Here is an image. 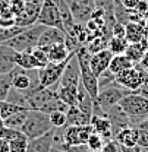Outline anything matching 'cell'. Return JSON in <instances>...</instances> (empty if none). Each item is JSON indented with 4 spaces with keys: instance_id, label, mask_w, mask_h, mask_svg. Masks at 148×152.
<instances>
[{
    "instance_id": "cell-1",
    "label": "cell",
    "mask_w": 148,
    "mask_h": 152,
    "mask_svg": "<svg viewBox=\"0 0 148 152\" xmlns=\"http://www.w3.org/2000/svg\"><path fill=\"white\" fill-rule=\"evenodd\" d=\"M122 111L130 118V124L135 126L148 117V99L138 92H129L119 102Z\"/></svg>"
},
{
    "instance_id": "cell-2",
    "label": "cell",
    "mask_w": 148,
    "mask_h": 152,
    "mask_svg": "<svg viewBox=\"0 0 148 152\" xmlns=\"http://www.w3.org/2000/svg\"><path fill=\"white\" fill-rule=\"evenodd\" d=\"M52 129H54V127L50 123L49 114L38 111V110H29L24 124L21 126V130L27 136L28 140L35 139L38 136H43L44 133L50 132Z\"/></svg>"
},
{
    "instance_id": "cell-3",
    "label": "cell",
    "mask_w": 148,
    "mask_h": 152,
    "mask_svg": "<svg viewBox=\"0 0 148 152\" xmlns=\"http://www.w3.org/2000/svg\"><path fill=\"white\" fill-rule=\"evenodd\" d=\"M44 25H31L28 28H24L18 35H15L13 38L7 39L6 42H3V45L10 47L12 50H15L16 53L19 51H31L34 47L38 45V39L41 32L44 31Z\"/></svg>"
},
{
    "instance_id": "cell-4",
    "label": "cell",
    "mask_w": 148,
    "mask_h": 152,
    "mask_svg": "<svg viewBox=\"0 0 148 152\" xmlns=\"http://www.w3.org/2000/svg\"><path fill=\"white\" fill-rule=\"evenodd\" d=\"M76 54V51H72L71 56L68 57L66 60L60 61V63H53V61H49L44 67L38 69L37 70V79L38 82L44 86V88H52L54 89L57 82L60 80V77L63 75V70L66 69L68 63L71 61V58Z\"/></svg>"
},
{
    "instance_id": "cell-5",
    "label": "cell",
    "mask_w": 148,
    "mask_h": 152,
    "mask_svg": "<svg viewBox=\"0 0 148 152\" xmlns=\"http://www.w3.org/2000/svg\"><path fill=\"white\" fill-rule=\"evenodd\" d=\"M147 70H144L139 64H133L130 69L123 70L122 73L116 75V83L126 88L130 92H135L142 86V83L147 77Z\"/></svg>"
},
{
    "instance_id": "cell-6",
    "label": "cell",
    "mask_w": 148,
    "mask_h": 152,
    "mask_svg": "<svg viewBox=\"0 0 148 152\" xmlns=\"http://www.w3.org/2000/svg\"><path fill=\"white\" fill-rule=\"evenodd\" d=\"M129 92L130 91H128V89L123 88V86H120L119 83H113V85L104 88V89H100L95 102L107 113V110H110L111 107L117 105V104L122 101V98H123L125 95H128Z\"/></svg>"
},
{
    "instance_id": "cell-7",
    "label": "cell",
    "mask_w": 148,
    "mask_h": 152,
    "mask_svg": "<svg viewBox=\"0 0 148 152\" xmlns=\"http://www.w3.org/2000/svg\"><path fill=\"white\" fill-rule=\"evenodd\" d=\"M37 23L44 25V26H53V28H59L62 31H66L65 25H63V20H62V16H60V12H59V7L54 3V0H44L43 1Z\"/></svg>"
},
{
    "instance_id": "cell-8",
    "label": "cell",
    "mask_w": 148,
    "mask_h": 152,
    "mask_svg": "<svg viewBox=\"0 0 148 152\" xmlns=\"http://www.w3.org/2000/svg\"><path fill=\"white\" fill-rule=\"evenodd\" d=\"M94 132L91 123L84 126H68L62 136V143L66 145H84Z\"/></svg>"
},
{
    "instance_id": "cell-9",
    "label": "cell",
    "mask_w": 148,
    "mask_h": 152,
    "mask_svg": "<svg viewBox=\"0 0 148 152\" xmlns=\"http://www.w3.org/2000/svg\"><path fill=\"white\" fill-rule=\"evenodd\" d=\"M24 1H25L24 12L15 18V23L21 28H28V26L37 23L38 15H40L44 0H24Z\"/></svg>"
},
{
    "instance_id": "cell-10",
    "label": "cell",
    "mask_w": 148,
    "mask_h": 152,
    "mask_svg": "<svg viewBox=\"0 0 148 152\" xmlns=\"http://www.w3.org/2000/svg\"><path fill=\"white\" fill-rule=\"evenodd\" d=\"M79 82H81V69H79V63H78V58L75 54L71 58V61L68 63L66 69L63 70V75L60 77V80L57 82V85L59 86H78Z\"/></svg>"
},
{
    "instance_id": "cell-11",
    "label": "cell",
    "mask_w": 148,
    "mask_h": 152,
    "mask_svg": "<svg viewBox=\"0 0 148 152\" xmlns=\"http://www.w3.org/2000/svg\"><path fill=\"white\" fill-rule=\"evenodd\" d=\"M56 130L52 129L50 132L44 133L43 136H38L35 139L28 140V146L25 152H52L54 146Z\"/></svg>"
},
{
    "instance_id": "cell-12",
    "label": "cell",
    "mask_w": 148,
    "mask_h": 152,
    "mask_svg": "<svg viewBox=\"0 0 148 152\" xmlns=\"http://www.w3.org/2000/svg\"><path fill=\"white\" fill-rule=\"evenodd\" d=\"M111 57H113V54L107 48H103V50H100L97 53H93L90 56V69L93 70V73L97 77L101 75L104 70L109 69Z\"/></svg>"
},
{
    "instance_id": "cell-13",
    "label": "cell",
    "mask_w": 148,
    "mask_h": 152,
    "mask_svg": "<svg viewBox=\"0 0 148 152\" xmlns=\"http://www.w3.org/2000/svg\"><path fill=\"white\" fill-rule=\"evenodd\" d=\"M66 31H62L59 28L53 26H46L44 31L41 32L40 39H38V45L40 47H46V45H53L59 42H65L66 41Z\"/></svg>"
},
{
    "instance_id": "cell-14",
    "label": "cell",
    "mask_w": 148,
    "mask_h": 152,
    "mask_svg": "<svg viewBox=\"0 0 148 152\" xmlns=\"http://www.w3.org/2000/svg\"><path fill=\"white\" fill-rule=\"evenodd\" d=\"M16 67V51L7 45L0 44V75L9 73Z\"/></svg>"
},
{
    "instance_id": "cell-15",
    "label": "cell",
    "mask_w": 148,
    "mask_h": 152,
    "mask_svg": "<svg viewBox=\"0 0 148 152\" xmlns=\"http://www.w3.org/2000/svg\"><path fill=\"white\" fill-rule=\"evenodd\" d=\"M91 126H93L94 132L97 134H100L104 140H109V139H113V129H111V123L109 120L107 115H95L94 114L91 117Z\"/></svg>"
},
{
    "instance_id": "cell-16",
    "label": "cell",
    "mask_w": 148,
    "mask_h": 152,
    "mask_svg": "<svg viewBox=\"0 0 148 152\" xmlns=\"http://www.w3.org/2000/svg\"><path fill=\"white\" fill-rule=\"evenodd\" d=\"M16 66L24 70H38L44 67L46 64L37 60L31 51H19L16 53Z\"/></svg>"
},
{
    "instance_id": "cell-17",
    "label": "cell",
    "mask_w": 148,
    "mask_h": 152,
    "mask_svg": "<svg viewBox=\"0 0 148 152\" xmlns=\"http://www.w3.org/2000/svg\"><path fill=\"white\" fill-rule=\"evenodd\" d=\"M114 139L122 146H136L138 145V127L126 126L114 134Z\"/></svg>"
},
{
    "instance_id": "cell-18",
    "label": "cell",
    "mask_w": 148,
    "mask_h": 152,
    "mask_svg": "<svg viewBox=\"0 0 148 152\" xmlns=\"http://www.w3.org/2000/svg\"><path fill=\"white\" fill-rule=\"evenodd\" d=\"M125 38L128 42H139L147 37V31L144 28V22H128L125 25Z\"/></svg>"
},
{
    "instance_id": "cell-19",
    "label": "cell",
    "mask_w": 148,
    "mask_h": 152,
    "mask_svg": "<svg viewBox=\"0 0 148 152\" xmlns=\"http://www.w3.org/2000/svg\"><path fill=\"white\" fill-rule=\"evenodd\" d=\"M49 56V61L53 63H60L63 60H66L68 57L71 56L72 51H69L66 42H59V44H53V45H46L44 47Z\"/></svg>"
},
{
    "instance_id": "cell-20",
    "label": "cell",
    "mask_w": 148,
    "mask_h": 152,
    "mask_svg": "<svg viewBox=\"0 0 148 152\" xmlns=\"http://www.w3.org/2000/svg\"><path fill=\"white\" fill-rule=\"evenodd\" d=\"M147 50L148 47H147V41L145 39H142L139 42H129V45H128V48L125 51V56L128 57L133 64H136V63H139V60L142 58L144 53Z\"/></svg>"
},
{
    "instance_id": "cell-21",
    "label": "cell",
    "mask_w": 148,
    "mask_h": 152,
    "mask_svg": "<svg viewBox=\"0 0 148 152\" xmlns=\"http://www.w3.org/2000/svg\"><path fill=\"white\" fill-rule=\"evenodd\" d=\"M66 123L68 126H84L90 124V120L78 108V105H71L66 110Z\"/></svg>"
},
{
    "instance_id": "cell-22",
    "label": "cell",
    "mask_w": 148,
    "mask_h": 152,
    "mask_svg": "<svg viewBox=\"0 0 148 152\" xmlns=\"http://www.w3.org/2000/svg\"><path fill=\"white\" fill-rule=\"evenodd\" d=\"M132 66H133V63L125 54H116V56L111 57L110 64H109V70L111 73H114V75H119L123 70L130 69Z\"/></svg>"
},
{
    "instance_id": "cell-23",
    "label": "cell",
    "mask_w": 148,
    "mask_h": 152,
    "mask_svg": "<svg viewBox=\"0 0 148 152\" xmlns=\"http://www.w3.org/2000/svg\"><path fill=\"white\" fill-rule=\"evenodd\" d=\"M32 82H34V80L28 76V73H27L24 69L19 67V70H15V73H13L12 88H15V89H18L21 92H24V91H27V89L32 85Z\"/></svg>"
},
{
    "instance_id": "cell-24",
    "label": "cell",
    "mask_w": 148,
    "mask_h": 152,
    "mask_svg": "<svg viewBox=\"0 0 148 152\" xmlns=\"http://www.w3.org/2000/svg\"><path fill=\"white\" fill-rule=\"evenodd\" d=\"M57 96L66 104V105H76V95H78V86H56Z\"/></svg>"
},
{
    "instance_id": "cell-25",
    "label": "cell",
    "mask_w": 148,
    "mask_h": 152,
    "mask_svg": "<svg viewBox=\"0 0 148 152\" xmlns=\"http://www.w3.org/2000/svg\"><path fill=\"white\" fill-rule=\"evenodd\" d=\"M128 45H129V42L126 41V38L111 37L109 39V42H107V50L110 51L113 56H116V54H125Z\"/></svg>"
},
{
    "instance_id": "cell-26",
    "label": "cell",
    "mask_w": 148,
    "mask_h": 152,
    "mask_svg": "<svg viewBox=\"0 0 148 152\" xmlns=\"http://www.w3.org/2000/svg\"><path fill=\"white\" fill-rule=\"evenodd\" d=\"M28 111H29L28 108H24V110H21L18 113L12 114L10 117H7L4 120V126L13 127V129H21V126L24 124V121H25V118L28 115Z\"/></svg>"
},
{
    "instance_id": "cell-27",
    "label": "cell",
    "mask_w": 148,
    "mask_h": 152,
    "mask_svg": "<svg viewBox=\"0 0 148 152\" xmlns=\"http://www.w3.org/2000/svg\"><path fill=\"white\" fill-rule=\"evenodd\" d=\"M15 70L4 73V75H0V101H6V98H7V94L12 88V79H13Z\"/></svg>"
},
{
    "instance_id": "cell-28",
    "label": "cell",
    "mask_w": 148,
    "mask_h": 152,
    "mask_svg": "<svg viewBox=\"0 0 148 152\" xmlns=\"http://www.w3.org/2000/svg\"><path fill=\"white\" fill-rule=\"evenodd\" d=\"M25 107H21V105H16L13 102H9V101H0V117L3 120H6L7 117H10L12 114L18 113L21 110H24Z\"/></svg>"
},
{
    "instance_id": "cell-29",
    "label": "cell",
    "mask_w": 148,
    "mask_h": 152,
    "mask_svg": "<svg viewBox=\"0 0 148 152\" xmlns=\"http://www.w3.org/2000/svg\"><path fill=\"white\" fill-rule=\"evenodd\" d=\"M49 117H50V123L54 129H62V127L68 126L65 111H53V113L49 114Z\"/></svg>"
},
{
    "instance_id": "cell-30",
    "label": "cell",
    "mask_w": 148,
    "mask_h": 152,
    "mask_svg": "<svg viewBox=\"0 0 148 152\" xmlns=\"http://www.w3.org/2000/svg\"><path fill=\"white\" fill-rule=\"evenodd\" d=\"M22 29H24V28H21L18 25H13V26H9V28H1V26H0V44H3V42H6L7 39L13 38L15 35H18Z\"/></svg>"
},
{
    "instance_id": "cell-31",
    "label": "cell",
    "mask_w": 148,
    "mask_h": 152,
    "mask_svg": "<svg viewBox=\"0 0 148 152\" xmlns=\"http://www.w3.org/2000/svg\"><path fill=\"white\" fill-rule=\"evenodd\" d=\"M104 142H106V140H104L100 134H97L95 132H93L91 136L88 137V140H87V146H88L90 151L100 152L101 148H103V145H104Z\"/></svg>"
},
{
    "instance_id": "cell-32",
    "label": "cell",
    "mask_w": 148,
    "mask_h": 152,
    "mask_svg": "<svg viewBox=\"0 0 148 152\" xmlns=\"http://www.w3.org/2000/svg\"><path fill=\"white\" fill-rule=\"evenodd\" d=\"M113 83H116V75L111 73L109 69L104 70L101 75L98 76V88H100V89H104V88L110 86Z\"/></svg>"
},
{
    "instance_id": "cell-33",
    "label": "cell",
    "mask_w": 148,
    "mask_h": 152,
    "mask_svg": "<svg viewBox=\"0 0 148 152\" xmlns=\"http://www.w3.org/2000/svg\"><path fill=\"white\" fill-rule=\"evenodd\" d=\"M21 136H25L21 129H13V127L4 126V127L0 130V137H3V139L7 140V142H10V140H13V139H18Z\"/></svg>"
},
{
    "instance_id": "cell-34",
    "label": "cell",
    "mask_w": 148,
    "mask_h": 152,
    "mask_svg": "<svg viewBox=\"0 0 148 152\" xmlns=\"http://www.w3.org/2000/svg\"><path fill=\"white\" fill-rule=\"evenodd\" d=\"M9 146H10V152H25L27 146H28V139H27V136H21L18 139L10 140Z\"/></svg>"
},
{
    "instance_id": "cell-35",
    "label": "cell",
    "mask_w": 148,
    "mask_h": 152,
    "mask_svg": "<svg viewBox=\"0 0 148 152\" xmlns=\"http://www.w3.org/2000/svg\"><path fill=\"white\" fill-rule=\"evenodd\" d=\"M56 149H60V151H65V152H88L90 151L87 143H84V145H66V143H62V142H60L59 146H56Z\"/></svg>"
},
{
    "instance_id": "cell-36",
    "label": "cell",
    "mask_w": 148,
    "mask_h": 152,
    "mask_svg": "<svg viewBox=\"0 0 148 152\" xmlns=\"http://www.w3.org/2000/svg\"><path fill=\"white\" fill-rule=\"evenodd\" d=\"M100 152H120V143L113 137V139H109L104 142L103 148Z\"/></svg>"
},
{
    "instance_id": "cell-37",
    "label": "cell",
    "mask_w": 148,
    "mask_h": 152,
    "mask_svg": "<svg viewBox=\"0 0 148 152\" xmlns=\"http://www.w3.org/2000/svg\"><path fill=\"white\" fill-rule=\"evenodd\" d=\"M24 7H25L24 0H10V10L13 12L15 16H19L24 12Z\"/></svg>"
},
{
    "instance_id": "cell-38",
    "label": "cell",
    "mask_w": 148,
    "mask_h": 152,
    "mask_svg": "<svg viewBox=\"0 0 148 152\" xmlns=\"http://www.w3.org/2000/svg\"><path fill=\"white\" fill-rule=\"evenodd\" d=\"M125 34H126L125 25L116 20V23H114L113 28H111V35H113V37H117V38H125Z\"/></svg>"
},
{
    "instance_id": "cell-39",
    "label": "cell",
    "mask_w": 148,
    "mask_h": 152,
    "mask_svg": "<svg viewBox=\"0 0 148 152\" xmlns=\"http://www.w3.org/2000/svg\"><path fill=\"white\" fill-rule=\"evenodd\" d=\"M138 146L148 148V130L138 129Z\"/></svg>"
},
{
    "instance_id": "cell-40",
    "label": "cell",
    "mask_w": 148,
    "mask_h": 152,
    "mask_svg": "<svg viewBox=\"0 0 148 152\" xmlns=\"http://www.w3.org/2000/svg\"><path fill=\"white\" fill-rule=\"evenodd\" d=\"M136 13H139V15H142L144 18H148V1L147 0H141L138 4H136V7L133 9Z\"/></svg>"
},
{
    "instance_id": "cell-41",
    "label": "cell",
    "mask_w": 148,
    "mask_h": 152,
    "mask_svg": "<svg viewBox=\"0 0 148 152\" xmlns=\"http://www.w3.org/2000/svg\"><path fill=\"white\" fill-rule=\"evenodd\" d=\"M135 92H138V94H141L142 96H145L148 99V73H147V77H145V80H144V83H142V86L138 89V91H135Z\"/></svg>"
},
{
    "instance_id": "cell-42",
    "label": "cell",
    "mask_w": 148,
    "mask_h": 152,
    "mask_svg": "<svg viewBox=\"0 0 148 152\" xmlns=\"http://www.w3.org/2000/svg\"><path fill=\"white\" fill-rule=\"evenodd\" d=\"M139 1H141V0H120V3H122L126 9H129V10L135 9V7H136V4H138Z\"/></svg>"
},
{
    "instance_id": "cell-43",
    "label": "cell",
    "mask_w": 148,
    "mask_h": 152,
    "mask_svg": "<svg viewBox=\"0 0 148 152\" xmlns=\"http://www.w3.org/2000/svg\"><path fill=\"white\" fill-rule=\"evenodd\" d=\"M120 152H144L141 146H122L120 145Z\"/></svg>"
},
{
    "instance_id": "cell-44",
    "label": "cell",
    "mask_w": 148,
    "mask_h": 152,
    "mask_svg": "<svg viewBox=\"0 0 148 152\" xmlns=\"http://www.w3.org/2000/svg\"><path fill=\"white\" fill-rule=\"evenodd\" d=\"M136 64H139L144 70H147V72H148V50L144 53L142 58H141V60H139V63H136Z\"/></svg>"
},
{
    "instance_id": "cell-45",
    "label": "cell",
    "mask_w": 148,
    "mask_h": 152,
    "mask_svg": "<svg viewBox=\"0 0 148 152\" xmlns=\"http://www.w3.org/2000/svg\"><path fill=\"white\" fill-rule=\"evenodd\" d=\"M0 152H10L9 142H7V140H4L3 137H0Z\"/></svg>"
},
{
    "instance_id": "cell-46",
    "label": "cell",
    "mask_w": 148,
    "mask_h": 152,
    "mask_svg": "<svg viewBox=\"0 0 148 152\" xmlns=\"http://www.w3.org/2000/svg\"><path fill=\"white\" fill-rule=\"evenodd\" d=\"M138 129H144V130H148V117L147 118H144V120H141L139 123H136L135 124Z\"/></svg>"
},
{
    "instance_id": "cell-47",
    "label": "cell",
    "mask_w": 148,
    "mask_h": 152,
    "mask_svg": "<svg viewBox=\"0 0 148 152\" xmlns=\"http://www.w3.org/2000/svg\"><path fill=\"white\" fill-rule=\"evenodd\" d=\"M144 28H145V31L148 34V18H145V20H144Z\"/></svg>"
},
{
    "instance_id": "cell-48",
    "label": "cell",
    "mask_w": 148,
    "mask_h": 152,
    "mask_svg": "<svg viewBox=\"0 0 148 152\" xmlns=\"http://www.w3.org/2000/svg\"><path fill=\"white\" fill-rule=\"evenodd\" d=\"M3 127H4V120H3V118L0 117V130H1Z\"/></svg>"
},
{
    "instance_id": "cell-49",
    "label": "cell",
    "mask_w": 148,
    "mask_h": 152,
    "mask_svg": "<svg viewBox=\"0 0 148 152\" xmlns=\"http://www.w3.org/2000/svg\"><path fill=\"white\" fill-rule=\"evenodd\" d=\"M52 152H65V151H60V149H56V148H53V149H52Z\"/></svg>"
},
{
    "instance_id": "cell-50",
    "label": "cell",
    "mask_w": 148,
    "mask_h": 152,
    "mask_svg": "<svg viewBox=\"0 0 148 152\" xmlns=\"http://www.w3.org/2000/svg\"><path fill=\"white\" fill-rule=\"evenodd\" d=\"M145 41H147V47H148V34H147V37H145Z\"/></svg>"
},
{
    "instance_id": "cell-51",
    "label": "cell",
    "mask_w": 148,
    "mask_h": 152,
    "mask_svg": "<svg viewBox=\"0 0 148 152\" xmlns=\"http://www.w3.org/2000/svg\"><path fill=\"white\" fill-rule=\"evenodd\" d=\"M88 152H95V151H88Z\"/></svg>"
},
{
    "instance_id": "cell-52",
    "label": "cell",
    "mask_w": 148,
    "mask_h": 152,
    "mask_svg": "<svg viewBox=\"0 0 148 152\" xmlns=\"http://www.w3.org/2000/svg\"><path fill=\"white\" fill-rule=\"evenodd\" d=\"M147 1H148V0H147Z\"/></svg>"
}]
</instances>
